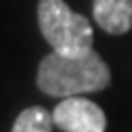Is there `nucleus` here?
<instances>
[{
	"mask_svg": "<svg viewBox=\"0 0 132 132\" xmlns=\"http://www.w3.org/2000/svg\"><path fill=\"white\" fill-rule=\"evenodd\" d=\"M36 82L42 92L69 98L107 88L111 82V73L105 61L94 51L78 57L51 53L42 59Z\"/></svg>",
	"mask_w": 132,
	"mask_h": 132,
	"instance_id": "obj_1",
	"label": "nucleus"
},
{
	"mask_svg": "<svg viewBox=\"0 0 132 132\" xmlns=\"http://www.w3.org/2000/svg\"><path fill=\"white\" fill-rule=\"evenodd\" d=\"M38 25L53 53L78 57L92 51V27L84 15L73 13L63 0H40Z\"/></svg>",
	"mask_w": 132,
	"mask_h": 132,
	"instance_id": "obj_2",
	"label": "nucleus"
},
{
	"mask_svg": "<svg viewBox=\"0 0 132 132\" xmlns=\"http://www.w3.org/2000/svg\"><path fill=\"white\" fill-rule=\"evenodd\" d=\"M53 124L63 132H105L107 118L96 103L82 96H69L55 107Z\"/></svg>",
	"mask_w": 132,
	"mask_h": 132,
	"instance_id": "obj_3",
	"label": "nucleus"
},
{
	"mask_svg": "<svg viewBox=\"0 0 132 132\" xmlns=\"http://www.w3.org/2000/svg\"><path fill=\"white\" fill-rule=\"evenodd\" d=\"M92 15L107 34H126L132 29V0H92Z\"/></svg>",
	"mask_w": 132,
	"mask_h": 132,
	"instance_id": "obj_4",
	"label": "nucleus"
},
{
	"mask_svg": "<svg viewBox=\"0 0 132 132\" xmlns=\"http://www.w3.org/2000/svg\"><path fill=\"white\" fill-rule=\"evenodd\" d=\"M53 130V113L44 107H27L15 120L13 132H51Z\"/></svg>",
	"mask_w": 132,
	"mask_h": 132,
	"instance_id": "obj_5",
	"label": "nucleus"
}]
</instances>
